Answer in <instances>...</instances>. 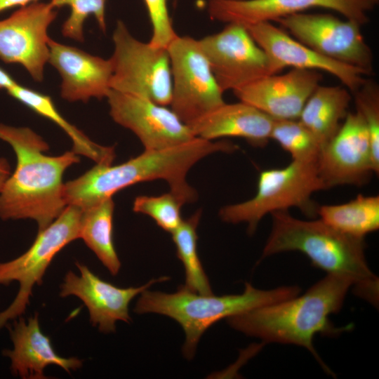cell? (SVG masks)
Segmentation results:
<instances>
[{
	"mask_svg": "<svg viewBox=\"0 0 379 379\" xmlns=\"http://www.w3.org/2000/svg\"><path fill=\"white\" fill-rule=\"evenodd\" d=\"M57 13L49 2L35 1L0 20V60L22 66L35 81H43L49 58L48 29Z\"/></svg>",
	"mask_w": 379,
	"mask_h": 379,
	"instance_id": "obj_12",
	"label": "cell"
},
{
	"mask_svg": "<svg viewBox=\"0 0 379 379\" xmlns=\"http://www.w3.org/2000/svg\"><path fill=\"white\" fill-rule=\"evenodd\" d=\"M171 61V109L187 125L225 103L198 39L177 35L168 45Z\"/></svg>",
	"mask_w": 379,
	"mask_h": 379,
	"instance_id": "obj_9",
	"label": "cell"
},
{
	"mask_svg": "<svg viewBox=\"0 0 379 379\" xmlns=\"http://www.w3.org/2000/svg\"><path fill=\"white\" fill-rule=\"evenodd\" d=\"M239 147L228 140L213 142L195 137L171 148L145 150L142 154L116 166L96 164L77 178L64 185L67 205L82 209L112 197L117 192L135 184L164 180L182 203H192L198 194L187 181L190 169L203 158L216 152L231 153Z\"/></svg>",
	"mask_w": 379,
	"mask_h": 379,
	"instance_id": "obj_1",
	"label": "cell"
},
{
	"mask_svg": "<svg viewBox=\"0 0 379 379\" xmlns=\"http://www.w3.org/2000/svg\"><path fill=\"white\" fill-rule=\"evenodd\" d=\"M201 215V210H198L190 217L183 219L171 234L177 256L185 268L184 286L191 291L207 295L212 294L213 291L197 251V229Z\"/></svg>",
	"mask_w": 379,
	"mask_h": 379,
	"instance_id": "obj_26",
	"label": "cell"
},
{
	"mask_svg": "<svg viewBox=\"0 0 379 379\" xmlns=\"http://www.w3.org/2000/svg\"><path fill=\"white\" fill-rule=\"evenodd\" d=\"M183 203L172 192L159 196L140 195L135 197L133 211L152 218L161 229L172 233L181 223Z\"/></svg>",
	"mask_w": 379,
	"mask_h": 379,
	"instance_id": "obj_29",
	"label": "cell"
},
{
	"mask_svg": "<svg viewBox=\"0 0 379 379\" xmlns=\"http://www.w3.org/2000/svg\"><path fill=\"white\" fill-rule=\"evenodd\" d=\"M270 139L288 152L292 160L317 161L321 146L312 133L298 119H274Z\"/></svg>",
	"mask_w": 379,
	"mask_h": 379,
	"instance_id": "obj_27",
	"label": "cell"
},
{
	"mask_svg": "<svg viewBox=\"0 0 379 379\" xmlns=\"http://www.w3.org/2000/svg\"><path fill=\"white\" fill-rule=\"evenodd\" d=\"M354 95L357 112L367 128L375 173L379 172V88L376 83L366 79Z\"/></svg>",
	"mask_w": 379,
	"mask_h": 379,
	"instance_id": "obj_30",
	"label": "cell"
},
{
	"mask_svg": "<svg viewBox=\"0 0 379 379\" xmlns=\"http://www.w3.org/2000/svg\"><path fill=\"white\" fill-rule=\"evenodd\" d=\"M367 1H369L371 4H372L373 6H375L376 4L378 3L379 0H367Z\"/></svg>",
	"mask_w": 379,
	"mask_h": 379,
	"instance_id": "obj_35",
	"label": "cell"
},
{
	"mask_svg": "<svg viewBox=\"0 0 379 379\" xmlns=\"http://www.w3.org/2000/svg\"><path fill=\"white\" fill-rule=\"evenodd\" d=\"M11 175V167L6 159L0 157V192Z\"/></svg>",
	"mask_w": 379,
	"mask_h": 379,
	"instance_id": "obj_33",
	"label": "cell"
},
{
	"mask_svg": "<svg viewBox=\"0 0 379 379\" xmlns=\"http://www.w3.org/2000/svg\"><path fill=\"white\" fill-rule=\"evenodd\" d=\"M75 265L79 274L71 270L65 274L59 295L80 299L88 309L91 324L104 333L115 332L117 321H131L129 304L135 296L152 284L169 279L162 277L141 286L120 288L101 279L86 265L79 262Z\"/></svg>",
	"mask_w": 379,
	"mask_h": 379,
	"instance_id": "obj_15",
	"label": "cell"
},
{
	"mask_svg": "<svg viewBox=\"0 0 379 379\" xmlns=\"http://www.w3.org/2000/svg\"><path fill=\"white\" fill-rule=\"evenodd\" d=\"M152 25L149 43L159 47H167L178 35L175 32L168 8V0H143Z\"/></svg>",
	"mask_w": 379,
	"mask_h": 379,
	"instance_id": "obj_31",
	"label": "cell"
},
{
	"mask_svg": "<svg viewBox=\"0 0 379 379\" xmlns=\"http://www.w3.org/2000/svg\"><path fill=\"white\" fill-rule=\"evenodd\" d=\"M352 96L345 86H318L305 102L298 120L321 147L335 135L348 113Z\"/></svg>",
	"mask_w": 379,
	"mask_h": 379,
	"instance_id": "obj_22",
	"label": "cell"
},
{
	"mask_svg": "<svg viewBox=\"0 0 379 379\" xmlns=\"http://www.w3.org/2000/svg\"><path fill=\"white\" fill-rule=\"evenodd\" d=\"M274 120L255 107L240 101L225 102L188 126L195 137L202 139L238 137L253 146L264 147L270 139Z\"/></svg>",
	"mask_w": 379,
	"mask_h": 379,
	"instance_id": "obj_21",
	"label": "cell"
},
{
	"mask_svg": "<svg viewBox=\"0 0 379 379\" xmlns=\"http://www.w3.org/2000/svg\"><path fill=\"white\" fill-rule=\"evenodd\" d=\"M55 8L68 6L70 13L62 26V34L66 37L79 42L84 41V25L89 16H93L99 28L106 32L107 0H51Z\"/></svg>",
	"mask_w": 379,
	"mask_h": 379,
	"instance_id": "obj_28",
	"label": "cell"
},
{
	"mask_svg": "<svg viewBox=\"0 0 379 379\" xmlns=\"http://www.w3.org/2000/svg\"><path fill=\"white\" fill-rule=\"evenodd\" d=\"M81 212V208L67 205L52 223L38 232L27 251L13 260L0 262V285L8 286L13 281L19 284L13 302L0 312V330L25 313L34 286L41 284L53 258L67 244L79 239Z\"/></svg>",
	"mask_w": 379,
	"mask_h": 379,
	"instance_id": "obj_8",
	"label": "cell"
},
{
	"mask_svg": "<svg viewBox=\"0 0 379 379\" xmlns=\"http://www.w3.org/2000/svg\"><path fill=\"white\" fill-rule=\"evenodd\" d=\"M17 83L8 72L0 67V89L6 91Z\"/></svg>",
	"mask_w": 379,
	"mask_h": 379,
	"instance_id": "obj_34",
	"label": "cell"
},
{
	"mask_svg": "<svg viewBox=\"0 0 379 379\" xmlns=\"http://www.w3.org/2000/svg\"><path fill=\"white\" fill-rule=\"evenodd\" d=\"M317 215L345 234L364 239L379 228V196L359 194L347 203L318 206Z\"/></svg>",
	"mask_w": 379,
	"mask_h": 379,
	"instance_id": "obj_25",
	"label": "cell"
},
{
	"mask_svg": "<svg viewBox=\"0 0 379 379\" xmlns=\"http://www.w3.org/2000/svg\"><path fill=\"white\" fill-rule=\"evenodd\" d=\"M198 41L223 92L279 72L243 25L228 23Z\"/></svg>",
	"mask_w": 379,
	"mask_h": 379,
	"instance_id": "obj_11",
	"label": "cell"
},
{
	"mask_svg": "<svg viewBox=\"0 0 379 379\" xmlns=\"http://www.w3.org/2000/svg\"><path fill=\"white\" fill-rule=\"evenodd\" d=\"M114 209L112 197L82 209L79 239L95 254L110 274L115 276L121 265L113 241Z\"/></svg>",
	"mask_w": 379,
	"mask_h": 379,
	"instance_id": "obj_24",
	"label": "cell"
},
{
	"mask_svg": "<svg viewBox=\"0 0 379 379\" xmlns=\"http://www.w3.org/2000/svg\"><path fill=\"white\" fill-rule=\"evenodd\" d=\"M39 0H0V13L14 7L27 6Z\"/></svg>",
	"mask_w": 379,
	"mask_h": 379,
	"instance_id": "obj_32",
	"label": "cell"
},
{
	"mask_svg": "<svg viewBox=\"0 0 379 379\" xmlns=\"http://www.w3.org/2000/svg\"><path fill=\"white\" fill-rule=\"evenodd\" d=\"M256 44L280 72L286 67L326 72L338 78L351 92L365 81L364 71L325 57L290 36L270 22L246 27Z\"/></svg>",
	"mask_w": 379,
	"mask_h": 379,
	"instance_id": "obj_17",
	"label": "cell"
},
{
	"mask_svg": "<svg viewBox=\"0 0 379 379\" xmlns=\"http://www.w3.org/2000/svg\"><path fill=\"white\" fill-rule=\"evenodd\" d=\"M6 92L38 114L60 126L72 140L73 151L78 155L88 157L96 164H112L115 158L114 147L103 146L94 142L69 123L58 111L51 97L18 83L6 90Z\"/></svg>",
	"mask_w": 379,
	"mask_h": 379,
	"instance_id": "obj_23",
	"label": "cell"
},
{
	"mask_svg": "<svg viewBox=\"0 0 379 379\" xmlns=\"http://www.w3.org/2000/svg\"><path fill=\"white\" fill-rule=\"evenodd\" d=\"M13 347L4 350L2 354L11 361V371L22 379H44L45 368L51 365L62 368L70 373L82 366L77 357H63L54 350L48 336L41 330L39 314L13 320L9 326Z\"/></svg>",
	"mask_w": 379,
	"mask_h": 379,
	"instance_id": "obj_20",
	"label": "cell"
},
{
	"mask_svg": "<svg viewBox=\"0 0 379 379\" xmlns=\"http://www.w3.org/2000/svg\"><path fill=\"white\" fill-rule=\"evenodd\" d=\"M173 1H174V2L175 3V2L178 1V0H173Z\"/></svg>",
	"mask_w": 379,
	"mask_h": 379,
	"instance_id": "obj_36",
	"label": "cell"
},
{
	"mask_svg": "<svg viewBox=\"0 0 379 379\" xmlns=\"http://www.w3.org/2000/svg\"><path fill=\"white\" fill-rule=\"evenodd\" d=\"M373 6L367 0H208L207 10L214 20L247 27L324 8L363 25L368 21L367 13Z\"/></svg>",
	"mask_w": 379,
	"mask_h": 379,
	"instance_id": "obj_16",
	"label": "cell"
},
{
	"mask_svg": "<svg viewBox=\"0 0 379 379\" xmlns=\"http://www.w3.org/2000/svg\"><path fill=\"white\" fill-rule=\"evenodd\" d=\"M351 282L327 274L301 296L257 307L227 318L229 325L265 343L293 344L309 350L326 373L333 372L323 362L313 345L316 334L335 337L352 326L336 327L329 315L338 312Z\"/></svg>",
	"mask_w": 379,
	"mask_h": 379,
	"instance_id": "obj_3",
	"label": "cell"
},
{
	"mask_svg": "<svg viewBox=\"0 0 379 379\" xmlns=\"http://www.w3.org/2000/svg\"><path fill=\"white\" fill-rule=\"evenodd\" d=\"M48 62L60 74L61 97L69 101L88 102L107 98L113 73L111 58L104 59L50 38Z\"/></svg>",
	"mask_w": 379,
	"mask_h": 379,
	"instance_id": "obj_19",
	"label": "cell"
},
{
	"mask_svg": "<svg viewBox=\"0 0 379 379\" xmlns=\"http://www.w3.org/2000/svg\"><path fill=\"white\" fill-rule=\"evenodd\" d=\"M112 41L111 90L170 105L172 80L167 47L138 40L120 20L116 23Z\"/></svg>",
	"mask_w": 379,
	"mask_h": 379,
	"instance_id": "obj_7",
	"label": "cell"
},
{
	"mask_svg": "<svg viewBox=\"0 0 379 379\" xmlns=\"http://www.w3.org/2000/svg\"><path fill=\"white\" fill-rule=\"evenodd\" d=\"M276 22L293 38L321 55L360 69L367 75L372 72V51L359 22L328 13L303 12Z\"/></svg>",
	"mask_w": 379,
	"mask_h": 379,
	"instance_id": "obj_10",
	"label": "cell"
},
{
	"mask_svg": "<svg viewBox=\"0 0 379 379\" xmlns=\"http://www.w3.org/2000/svg\"><path fill=\"white\" fill-rule=\"evenodd\" d=\"M321 190L326 187L319 173L317 161L292 160L283 168L262 171L254 197L223 206L219 216L227 223H247V231L253 234L261 219L268 213L295 207L308 217L317 216L318 206L312 195Z\"/></svg>",
	"mask_w": 379,
	"mask_h": 379,
	"instance_id": "obj_6",
	"label": "cell"
},
{
	"mask_svg": "<svg viewBox=\"0 0 379 379\" xmlns=\"http://www.w3.org/2000/svg\"><path fill=\"white\" fill-rule=\"evenodd\" d=\"M317 168L326 190L361 185L375 173L368 132L359 112H348L335 135L321 147Z\"/></svg>",
	"mask_w": 379,
	"mask_h": 379,
	"instance_id": "obj_14",
	"label": "cell"
},
{
	"mask_svg": "<svg viewBox=\"0 0 379 379\" xmlns=\"http://www.w3.org/2000/svg\"><path fill=\"white\" fill-rule=\"evenodd\" d=\"M106 98L112 119L131 130L145 150L166 149L195 138L190 126L165 105L114 90H110Z\"/></svg>",
	"mask_w": 379,
	"mask_h": 379,
	"instance_id": "obj_13",
	"label": "cell"
},
{
	"mask_svg": "<svg viewBox=\"0 0 379 379\" xmlns=\"http://www.w3.org/2000/svg\"><path fill=\"white\" fill-rule=\"evenodd\" d=\"M319 71L293 68L284 74L268 75L233 91L274 119H298L307 99L319 86Z\"/></svg>",
	"mask_w": 379,
	"mask_h": 379,
	"instance_id": "obj_18",
	"label": "cell"
},
{
	"mask_svg": "<svg viewBox=\"0 0 379 379\" xmlns=\"http://www.w3.org/2000/svg\"><path fill=\"white\" fill-rule=\"evenodd\" d=\"M0 140L15 153L17 165L0 192V218L4 220L31 219L38 232L46 228L67 206L63 174L79 163L73 150L49 156L48 143L28 127L0 124Z\"/></svg>",
	"mask_w": 379,
	"mask_h": 379,
	"instance_id": "obj_2",
	"label": "cell"
},
{
	"mask_svg": "<svg viewBox=\"0 0 379 379\" xmlns=\"http://www.w3.org/2000/svg\"><path fill=\"white\" fill-rule=\"evenodd\" d=\"M300 291L296 286L260 290L248 282L241 294L221 296L197 293L185 286L173 293L146 289L140 294L134 312L140 314H159L176 321L185 334L182 353L187 359H192L201 335L215 322L290 299L299 295Z\"/></svg>",
	"mask_w": 379,
	"mask_h": 379,
	"instance_id": "obj_5",
	"label": "cell"
},
{
	"mask_svg": "<svg viewBox=\"0 0 379 379\" xmlns=\"http://www.w3.org/2000/svg\"><path fill=\"white\" fill-rule=\"evenodd\" d=\"M272 227L262 258L286 251H299L328 274L345 278L354 293L378 306L379 279L368 267L364 239L345 234L321 220H302L288 211L274 212Z\"/></svg>",
	"mask_w": 379,
	"mask_h": 379,
	"instance_id": "obj_4",
	"label": "cell"
}]
</instances>
